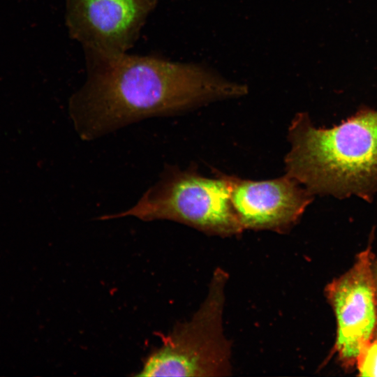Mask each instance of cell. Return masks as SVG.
I'll use <instances>...</instances> for the list:
<instances>
[{
    "instance_id": "ba28073f",
    "label": "cell",
    "mask_w": 377,
    "mask_h": 377,
    "mask_svg": "<svg viewBox=\"0 0 377 377\" xmlns=\"http://www.w3.org/2000/svg\"><path fill=\"white\" fill-rule=\"evenodd\" d=\"M355 367L361 376L377 377V340L373 339L360 352Z\"/></svg>"
},
{
    "instance_id": "8992f818",
    "label": "cell",
    "mask_w": 377,
    "mask_h": 377,
    "mask_svg": "<svg viewBox=\"0 0 377 377\" xmlns=\"http://www.w3.org/2000/svg\"><path fill=\"white\" fill-rule=\"evenodd\" d=\"M158 0H66V25L84 52L122 53L133 46Z\"/></svg>"
},
{
    "instance_id": "5b68a950",
    "label": "cell",
    "mask_w": 377,
    "mask_h": 377,
    "mask_svg": "<svg viewBox=\"0 0 377 377\" xmlns=\"http://www.w3.org/2000/svg\"><path fill=\"white\" fill-rule=\"evenodd\" d=\"M370 247L359 253L353 265L325 288L337 323L334 350L343 368L355 367L358 355L374 339L377 325V295Z\"/></svg>"
},
{
    "instance_id": "9c48e42d",
    "label": "cell",
    "mask_w": 377,
    "mask_h": 377,
    "mask_svg": "<svg viewBox=\"0 0 377 377\" xmlns=\"http://www.w3.org/2000/svg\"><path fill=\"white\" fill-rule=\"evenodd\" d=\"M371 268H372V274H373L375 288H376V295H377V258L375 256L374 257L373 260H372Z\"/></svg>"
},
{
    "instance_id": "277c9868",
    "label": "cell",
    "mask_w": 377,
    "mask_h": 377,
    "mask_svg": "<svg viewBox=\"0 0 377 377\" xmlns=\"http://www.w3.org/2000/svg\"><path fill=\"white\" fill-rule=\"evenodd\" d=\"M226 273L216 269L208 295L192 318L162 338L137 376L207 377L229 375L230 344L223 336L222 313Z\"/></svg>"
},
{
    "instance_id": "3957f363",
    "label": "cell",
    "mask_w": 377,
    "mask_h": 377,
    "mask_svg": "<svg viewBox=\"0 0 377 377\" xmlns=\"http://www.w3.org/2000/svg\"><path fill=\"white\" fill-rule=\"evenodd\" d=\"M132 216L143 221L169 220L209 234L229 236L242 232L231 205L228 175L214 178L193 170L167 165L159 180L135 205L99 219Z\"/></svg>"
},
{
    "instance_id": "30bf717a",
    "label": "cell",
    "mask_w": 377,
    "mask_h": 377,
    "mask_svg": "<svg viewBox=\"0 0 377 377\" xmlns=\"http://www.w3.org/2000/svg\"><path fill=\"white\" fill-rule=\"evenodd\" d=\"M374 339H376L377 340V325H376V331H375V334H374Z\"/></svg>"
},
{
    "instance_id": "7a4b0ae2",
    "label": "cell",
    "mask_w": 377,
    "mask_h": 377,
    "mask_svg": "<svg viewBox=\"0 0 377 377\" xmlns=\"http://www.w3.org/2000/svg\"><path fill=\"white\" fill-rule=\"evenodd\" d=\"M286 174L313 194L369 200L377 191V111L364 108L332 128L299 114L288 129Z\"/></svg>"
},
{
    "instance_id": "52a82bcc",
    "label": "cell",
    "mask_w": 377,
    "mask_h": 377,
    "mask_svg": "<svg viewBox=\"0 0 377 377\" xmlns=\"http://www.w3.org/2000/svg\"><path fill=\"white\" fill-rule=\"evenodd\" d=\"M228 178L231 205L244 230L286 231L299 220L313 198L287 174L263 181Z\"/></svg>"
},
{
    "instance_id": "6da1fadb",
    "label": "cell",
    "mask_w": 377,
    "mask_h": 377,
    "mask_svg": "<svg viewBox=\"0 0 377 377\" xmlns=\"http://www.w3.org/2000/svg\"><path fill=\"white\" fill-rule=\"evenodd\" d=\"M85 54L87 80L68 106L75 130L85 140L145 118L247 92L246 86L194 64L127 52Z\"/></svg>"
}]
</instances>
